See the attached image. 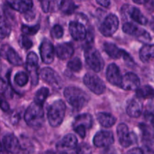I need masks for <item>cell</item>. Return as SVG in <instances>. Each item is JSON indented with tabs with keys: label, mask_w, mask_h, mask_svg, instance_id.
<instances>
[{
	"label": "cell",
	"mask_w": 154,
	"mask_h": 154,
	"mask_svg": "<svg viewBox=\"0 0 154 154\" xmlns=\"http://www.w3.org/2000/svg\"><path fill=\"white\" fill-rule=\"evenodd\" d=\"M76 151L78 153H89L91 152V149L90 147L87 144H81L76 147Z\"/></svg>",
	"instance_id": "obj_38"
},
{
	"label": "cell",
	"mask_w": 154,
	"mask_h": 154,
	"mask_svg": "<svg viewBox=\"0 0 154 154\" xmlns=\"http://www.w3.org/2000/svg\"><path fill=\"white\" fill-rule=\"evenodd\" d=\"M40 54L42 61L46 64H51L54 60V48L49 40L45 39L40 46Z\"/></svg>",
	"instance_id": "obj_13"
},
{
	"label": "cell",
	"mask_w": 154,
	"mask_h": 154,
	"mask_svg": "<svg viewBox=\"0 0 154 154\" xmlns=\"http://www.w3.org/2000/svg\"><path fill=\"white\" fill-rule=\"evenodd\" d=\"M78 146V139L72 134H68L57 144V150L60 151H68L76 149Z\"/></svg>",
	"instance_id": "obj_16"
},
{
	"label": "cell",
	"mask_w": 154,
	"mask_h": 154,
	"mask_svg": "<svg viewBox=\"0 0 154 154\" xmlns=\"http://www.w3.org/2000/svg\"><path fill=\"white\" fill-rule=\"evenodd\" d=\"M0 55L14 66H21L23 63L19 54L9 45H3L0 48Z\"/></svg>",
	"instance_id": "obj_12"
},
{
	"label": "cell",
	"mask_w": 154,
	"mask_h": 154,
	"mask_svg": "<svg viewBox=\"0 0 154 154\" xmlns=\"http://www.w3.org/2000/svg\"><path fill=\"white\" fill-rule=\"evenodd\" d=\"M139 78L135 74L129 72L123 77L120 87L125 90H135L139 87Z\"/></svg>",
	"instance_id": "obj_15"
},
{
	"label": "cell",
	"mask_w": 154,
	"mask_h": 154,
	"mask_svg": "<svg viewBox=\"0 0 154 154\" xmlns=\"http://www.w3.org/2000/svg\"><path fill=\"white\" fill-rule=\"evenodd\" d=\"M114 142V135L109 131H100L93 138V144L97 147H108Z\"/></svg>",
	"instance_id": "obj_11"
},
{
	"label": "cell",
	"mask_w": 154,
	"mask_h": 154,
	"mask_svg": "<svg viewBox=\"0 0 154 154\" xmlns=\"http://www.w3.org/2000/svg\"><path fill=\"white\" fill-rule=\"evenodd\" d=\"M119 26L118 17L115 14H108L105 17V20L102 23L99 28V31L101 32L104 36L110 37L113 35L117 30Z\"/></svg>",
	"instance_id": "obj_9"
},
{
	"label": "cell",
	"mask_w": 154,
	"mask_h": 154,
	"mask_svg": "<svg viewBox=\"0 0 154 154\" xmlns=\"http://www.w3.org/2000/svg\"><path fill=\"white\" fill-rule=\"evenodd\" d=\"M84 57L87 64L95 72H99L104 67V60L100 53L92 45L85 48Z\"/></svg>",
	"instance_id": "obj_4"
},
{
	"label": "cell",
	"mask_w": 154,
	"mask_h": 154,
	"mask_svg": "<svg viewBox=\"0 0 154 154\" xmlns=\"http://www.w3.org/2000/svg\"><path fill=\"white\" fill-rule=\"evenodd\" d=\"M1 57H2V56L0 55V60H1Z\"/></svg>",
	"instance_id": "obj_49"
},
{
	"label": "cell",
	"mask_w": 154,
	"mask_h": 154,
	"mask_svg": "<svg viewBox=\"0 0 154 154\" xmlns=\"http://www.w3.org/2000/svg\"><path fill=\"white\" fill-rule=\"evenodd\" d=\"M144 152L147 153H154V142L152 141H144Z\"/></svg>",
	"instance_id": "obj_39"
},
{
	"label": "cell",
	"mask_w": 154,
	"mask_h": 154,
	"mask_svg": "<svg viewBox=\"0 0 154 154\" xmlns=\"http://www.w3.org/2000/svg\"><path fill=\"white\" fill-rule=\"evenodd\" d=\"M19 44L22 48L25 50L29 49L32 46V42L27 36L22 35L19 38Z\"/></svg>",
	"instance_id": "obj_35"
},
{
	"label": "cell",
	"mask_w": 154,
	"mask_h": 154,
	"mask_svg": "<svg viewBox=\"0 0 154 154\" xmlns=\"http://www.w3.org/2000/svg\"><path fill=\"white\" fill-rule=\"evenodd\" d=\"M122 13H124V15L129 16L132 20L141 25H146L147 23V19L146 17L141 13V11L134 6L129 5H125L121 9Z\"/></svg>",
	"instance_id": "obj_10"
},
{
	"label": "cell",
	"mask_w": 154,
	"mask_h": 154,
	"mask_svg": "<svg viewBox=\"0 0 154 154\" xmlns=\"http://www.w3.org/2000/svg\"><path fill=\"white\" fill-rule=\"evenodd\" d=\"M0 108L2 110L5 112H7L10 109V106H9L8 102L6 101L5 97L3 96L2 93H0Z\"/></svg>",
	"instance_id": "obj_37"
},
{
	"label": "cell",
	"mask_w": 154,
	"mask_h": 154,
	"mask_svg": "<svg viewBox=\"0 0 154 154\" xmlns=\"http://www.w3.org/2000/svg\"><path fill=\"white\" fill-rule=\"evenodd\" d=\"M56 53L60 60H67L71 58L74 54V48L72 44L68 42L60 44L56 48Z\"/></svg>",
	"instance_id": "obj_21"
},
{
	"label": "cell",
	"mask_w": 154,
	"mask_h": 154,
	"mask_svg": "<svg viewBox=\"0 0 154 154\" xmlns=\"http://www.w3.org/2000/svg\"><path fill=\"white\" fill-rule=\"evenodd\" d=\"M68 68L72 72H80L82 69V62L79 58L75 57L68 63Z\"/></svg>",
	"instance_id": "obj_32"
},
{
	"label": "cell",
	"mask_w": 154,
	"mask_h": 154,
	"mask_svg": "<svg viewBox=\"0 0 154 154\" xmlns=\"http://www.w3.org/2000/svg\"><path fill=\"white\" fill-rule=\"evenodd\" d=\"M106 78L110 84L120 87L123 76H121L120 69L115 63H111L108 66L106 71Z\"/></svg>",
	"instance_id": "obj_14"
},
{
	"label": "cell",
	"mask_w": 154,
	"mask_h": 154,
	"mask_svg": "<svg viewBox=\"0 0 154 154\" xmlns=\"http://www.w3.org/2000/svg\"><path fill=\"white\" fill-rule=\"evenodd\" d=\"M104 50L106 54L113 59H118L123 57V50H120V48H117V45L113 43L106 42L104 44Z\"/></svg>",
	"instance_id": "obj_25"
},
{
	"label": "cell",
	"mask_w": 154,
	"mask_h": 154,
	"mask_svg": "<svg viewBox=\"0 0 154 154\" xmlns=\"http://www.w3.org/2000/svg\"><path fill=\"white\" fill-rule=\"evenodd\" d=\"M39 29H40L39 24L32 26H30L27 25H22L21 31L26 35H35L38 32Z\"/></svg>",
	"instance_id": "obj_33"
},
{
	"label": "cell",
	"mask_w": 154,
	"mask_h": 154,
	"mask_svg": "<svg viewBox=\"0 0 154 154\" xmlns=\"http://www.w3.org/2000/svg\"><path fill=\"white\" fill-rule=\"evenodd\" d=\"M150 27H151L152 30L154 32V17L151 19L150 20Z\"/></svg>",
	"instance_id": "obj_48"
},
{
	"label": "cell",
	"mask_w": 154,
	"mask_h": 154,
	"mask_svg": "<svg viewBox=\"0 0 154 154\" xmlns=\"http://www.w3.org/2000/svg\"><path fill=\"white\" fill-rule=\"evenodd\" d=\"M74 130L75 132L78 134L79 136H81V138H84L86 135V129L83 126H77V127L74 128Z\"/></svg>",
	"instance_id": "obj_42"
},
{
	"label": "cell",
	"mask_w": 154,
	"mask_h": 154,
	"mask_svg": "<svg viewBox=\"0 0 154 154\" xmlns=\"http://www.w3.org/2000/svg\"><path fill=\"white\" fill-rule=\"evenodd\" d=\"M24 120L30 127L38 129L44 123V110L42 105L36 102L32 103L26 111Z\"/></svg>",
	"instance_id": "obj_2"
},
{
	"label": "cell",
	"mask_w": 154,
	"mask_h": 154,
	"mask_svg": "<svg viewBox=\"0 0 154 154\" xmlns=\"http://www.w3.org/2000/svg\"><path fill=\"white\" fill-rule=\"evenodd\" d=\"M86 87L96 95H101L105 91V84L97 75L92 73L86 74L84 78Z\"/></svg>",
	"instance_id": "obj_6"
},
{
	"label": "cell",
	"mask_w": 154,
	"mask_h": 154,
	"mask_svg": "<svg viewBox=\"0 0 154 154\" xmlns=\"http://www.w3.org/2000/svg\"><path fill=\"white\" fill-rule=\"evenodd\" d=\"M144 153V150L141 148H138V147H135V148L132 149V150H129L128 153H136V154H141Z\"/></svg>",
	"instance_id": "obj_46"
},
{
	"label": "cell",
	"mask_w": 154,
	"mask_h": 154,
	"mask_svg": "<svg viewBox=\"0 0 154 154\" xmlns=\"http://www.w3.org/2000/svg\"><path fill=\"white\" fill-rule=\"evenodd\" d=\"M139 57L143 63H148L151 59H154V45H146L141 48Z\"/></svg>",
	"instance_id": "obj_26"
},
{
	"label": "cell",
	"mask_w": 154,
	"mask_h": 154,
	"mask_svg": "<svg viewBox=\"0 0 154 154\" xmlns=\"http://www.w3.org/2000/svg\"><path fill=\"white\" fill-rule=\"evenodd\" d=\"M97 120L102 126L105 128H110L115 124L117 119L111 114L105 112H100L97 114Z\"/></svg>",
	"instance_id": "obj_24"
},
{
	"label": "cell",
	"mask_w": 154,
	"mask_h": 154,
	"mask_svg": "<svg viewBox=\"0 0 154 154\" xmlns=\"http://www.w3.org/2000/svg\"><path fill=\"white\" fill-rule=\"evenodd\" d=\"M132 1H133L135 3H136V4H138V5H145L147 4V3L150 2L151 0H132Z\"/></svg>",
	"instance_id": "obj_47"
},
{
	"label": "cell",
	"mask_w": 154,
	"mask_h": 154,
	"mask_svg": "<svg viewBox=\"0 0 154 154\" xmlns=\"http://www.w3.org/2000/svg\"><path fill=\"white\" fill-rule=\"evenodd\" d=\"M69 32L72 37L76 41L84 40L87 35L85 26L79 22H71L69 23Z\"/></svg>",
	"instance_id": "obj_18"
},
{
	"label": "cell",
	"mask_w": 154,
	"mask_h": 154,
	"mask_svg": "<svg viewBox=\"0 0 154 154\" xmlns=\"http://www.w3.org/2000/svg\"><path fill=\"white\" fill-rule=\"evenodd\" d=\"M26 67L28 72L29 73L32 84V86H36L38 82V58L34 52L29 53L28 55H27Z\"/></svg>",
	"instance_id": "obj_8"
},
{
	"label": "cell",
	"mask_w": 154,
	"mask_h": 154,
	"mask_svg": "<svg viewBox=\"0 0 154 154\" xmlns=\"http://www.w3.org/2000/svg\"><path fill=\"white\" fill-rule=\"evenodd\" d=\"M40 76L44 81L53 87L59 86L60 84V78L58 75L51 68L46 67L42 69L40 72Z\"/></svg>",
	"instance_id": "obj_20"
},
{
	"label": "cell",
	"mask_w": 154,
	"mask_h": 154,
	"mask_svg": "<svg viewBox=\"0 0 154 154\" xmlns=\"http://www.w3.org/2000/svg\"><path fill=\"white\" fill-rule=\"evenodd\" d=\"M8 5L20 13L29 12L33 6L32 0H6Z\"/></svg>",
	"instance_id": "obj_19"
},
{
	"label": "cell",
	"mask_w": 154,
	"mask_h": 154,
	"mask_svg": "<svg viewBox=\"0 0 154 154\" xmlns=\"http://www.w3.org/2000/svg\"><path fill=\"white\" fill-rule=\"evenodd\" d=\"M49 94V90L46 87H42L36 92L35 95L34 97V102L37 104L43 105L44 102L46 100L47 97Z\"/></svg>",
	"instance_id": "obj_30"
},
{
	"label": "cell",
	"mask_w": 154,
	"mask_h": 154,
	"mask_svg": "<svg viewBox=\"0 0 154 154\" xmlns=\"http://www.w3.org/2000/svg\"><path fill=\"white\" fill-rule=\"evenodd\" d=\"M136 96L139 99H154V89L149 85L138 87L136 90Z\"/></svg>",
	"instance_id": "obj_27"
},
{
	"label": "cell",
	"mask_w": 154,
	"mask_h": 154,
	"mask_svg": "<svg viewBox=\"0 0 154 154\" xmlns=\"http://www.w3.org/2000/svg\"><path fill=\"white\" fill-rule=\"evenodd\" d=\"M117 134L119 142L123 147H129L135 144L138 141L136 135L129 131V128L125 123H120L117 129Z\"/></svg>",
	"instance_id": "obj_5"
},
{
	"label": "cell",
	"mask_w": 154,
	"mask_h": 154,
	"mask_svg": "<svg viewBox=\"0 0 154 154\" xmlns=\"http://www.w3.org/2000/svg\"><path fill=\"white\" fill-rule=\"evenodd\" d=\"M123 59H124L125 62H126L128 65L134 64V61H133V60L132 59V57H130V55H129L127 52H126V51H123Z\"/></svg>",
	"instance_id": "obj_43"
},
{
	"label": "cell",
	"mask_w": 154,
	"mask_h": 154,
	"mask_svg": "<svg viewBox=\"0 0 154 154\" xmlns=\"http://www.w3.org/2000/svg\"><path fill=\"white\" fill-rule=\"evenodd\" d=\"M123 30L125 33L129 35L134 36L141 42H145L146 43V42H150V40H151L150 34L146 30L137 26L132 23H125L123 26Z\"/></svg>",
	"instance_id": "obj_7"
},
{
	"label": "cell",
	"mask_w": 154,
	"mask_h": 154,
	"mask_svg": "<svg viewBox=\"0 0 154 154\" xmlns=\"http://www.w3.org/2000/svg\"><path fill=\"white\" fill-rule=\"evenodd\" d=\"M60 9L65 14H72L76 9V5L73 0H61L60 4Z\"/></svg>",
	"instance_id": "obj_28"
},
{
	"label": "cell",
	"mask_w": 154,
	"mask_h": 154,
	"mask_svg": "<svg viewBox=\"0 0 154 154\" xmlns=\"http://www.w3.org/2000/svg\"><path fill=\"white\" fill-rule=\"evenodd\" d=\"M2 144L6 151L8 153H16L20 150V144L17 138L13 134H8L4 136Z\"/></svg>",
	"instance_id": "obj_17"
},
{
	"label": "cell",
	"mask_w": 154,
	"mask_h": 154,
	"mask_svg": "<svg viewBox=\"0 0 154 154\" xmlns=\"http://www.w3.org/2000/svg\"><path fill=\"white\" fill-rule=\"evenodd\" d=\"M29 81V76L24 72H19L14 76V82L19 87H24Z\"/></svg>",
	"instance_id": "obj_31"
},
{
	"label": "cell",
	"mask_w": 154,
	"mask_h": 154,
	"mask_svg": "<svg viewBox=\"0 0 154 154\" xmlns=\"http://www.w3.org/2000/svg\"><path fill=\"white\" fill-rule=\"evenodd\" d=\"M11 32V28L8 24L6 23L5 22L1 21L0 22V42L9 35Z\"/></svg>",
	"instance_id": "obj_34"
},
{
	"label": "cell",
	"mask_w": 154,
	"mask_h": 154,
	"mask_svg": "<svg viewBox=\"0 0 154 154\" xmlns=\"http://www.w3.org/2000/svg\"><path fill=\"white\" fill-rule=\"evenodd\" d=\"M126 112L128 115L131 117L137 118L141 116L142 113V104L138 100H132L128 105L126 108Z\"/></svg>",
	"instance_id": "obj_23"
},
{
	"label": "cell",
	"mask_w": 154,
	"mask_h": 154,
	"mask_svg": "<svg viewBox=\"0 0 154 154\" xmlns=\"http://www.w3.org/2000/svg\"><path fill=\"white\" fill-rule=\"evenodd\" d=\"M66 105L62 100H57L50 106L48 118L52 127H58L63 123L66 114Z\"/></svg>",
	"instance_id": "obj_3"
},
{
	"label": "cell",
	"mask_w": 154,
	"mask_h": 154,
	"mask_svg": "<svg viewBox=\"0 0 154 154\" xmlns=\"http://www.w3.org/2000/svg\"><path fill=\"white\" fill-rule=\"evenodd\" d=\"M50 5H51V1L50 0H42L41 2V6L45 13H48L49 11Z\"/></svg>",
	"instance_id": "obj_41"
},
{
	"label": "cell",
	"mask_w": 154,
	"mask_h": 154,
	"mask_svg": "<svg viewBox=\"0 0 154 154\" xmlns=\"http://www.w3.org/2000/svg\"><path fill=\"white\" fill-rule=\"evenodd\" d=\"M139 127L142 134L143 141H152L154 139V130L150 126L145 123H140Z\"/></svg>",
	"instance_id": "obj_29"
},
{
	"label": "cell",
	"mask_w": 154,
	"mask_h": 154,
	"mask_svg": "<svg viewBox=\"0 0 154 154\" xmlns=\"http://www.w3.org/2000/svg\"><path fill=\"white\" fill-rule=\"evenodd\" d=\"M64 96L69 105L76 111L82 109L89 102V96L87 93L78 87H66L64 90Z\"/></svg>",
	"instance_id": "obj_1"
},
{
	"label": "cell",
	"mask_w": 154,
	"mask_h": 154,
	"mask_svg": "<svg viewBox=\"0 0 154 154\" xmlns=\"http://www.w3.org/2000/svg\"><path fill=\"white\" fill-rule=\"evenodd\" d=\"M93 117L90 114H80L76 117L73 123V128L77 126H83L86 129H91L93 126Z\"/></svg>",
	"instance_id": "obj_22"
},
{
	"label": "cell",
	"mask_w": 154,
	"mask_h": 154,
	"mask_svg": "<svg viewBox=\"0 0 154 154\" xmlns=\"http://www.w3.org/2000/svg\"><path fill=\"white\" fill-rule=\"evenodd\" d=\"M96 2L98 4L105 8L109 7L111 4V0H96Z\"/></svg>",
	"instance_id": "obj_45"
},
{
	"label": "cell",
	"mask_w": 154,
	"mask_h": 154,
	"mask_svg": "<svg viewBox=\"0 0 154 154\" xmlns=\"http://www.w3.org/2000/svg\"><path fill=\"white\" fill-rule=\"evenodd\" d=\"M144 117L154 127V109L152 111H147L144 114Z\"/></svg>",
	"instance_id": "obj_40"
},
{
	"label": "cell",
	"mask_w": 154,
	"mask_h": 154,
	"mask_svg": "<svg viewBox=\"0 0 154 154\" xmlns=\"http://www.w3.org/2000/svg\"><path fill=\"white\" fill-rule=\"evenodd\" d=\"M51 34L54 38H61L63 36V29L60 25L54 26L51 30Z\"/></svg>",
	"instance_id": "obj_36"
},
{
	"label": "cell",
	"mask_w": 154,
	"mask_h": 154,
	"mask_svg": "<svg viewBox=\"0 0 154 154\" xmlns=\"http://www.w3.org/2000/svg\"><path fill=\"white\" fill-rule=\"evenodd\" d=\"M8 84L2 78H0V93H4L7 91Z\"/></svg>",
	"instance_id": "obj_44"
}]
</instances>
